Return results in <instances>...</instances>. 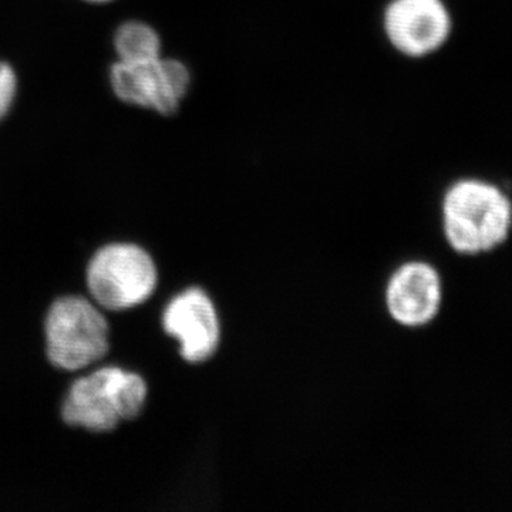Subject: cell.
I'll use <instances>...</instances> for the list:
<instances>
[{"instance_id":"obj_10","label":"cell","mask_w":512,"mask_h":512,"mask_svg":"<svg viewBox=\"0 0 512 512\" xmlns=\"http://www.w3.org/2000/svg\"><path fill=\"white\" fill-rule=\"evenodd\" d=\"M19 92V79L12 64L0 60V121L5 120Z\"/></svg>"},{"instance_id":"obj_11","label":"cell","mask_w":512,"mask_h":512,"mask_svg":"<svg viewBox=\"0 0 512 512\" xmlns=\"http://www.w3.org/2000/svg\"><path fill=\"white\" fill-rule=\"evenodd\" d=\"M83 2L93 3V5H104V3L114 2V0H83Z\"/></svg>"},{"instance_id":"obj_3","label":"cell","mask_w":512,"mask_h":512,"mask_svg":"<svg viewBox=\"0 0 512 512\" xmlns=\"http://www.w3.org/2000/svg\"><path fill=\"white\" fill-rule=\"evenodd\" d=\"M47 356L56 367L79 370L109 350V325L99 309L80 296L57 299L46 319Z\"/></svg>"},{"instance_id":"obj_5","label":"cell","mask_w":512,"mask_h":512,"mask_svg":"<svg viewBox=\"0 0 512 512\" xmlns=\"http://www.w3.org/2000/svg\"><path fill=\"white\" fill-rule=\"evenodd\" d=\"M109 82L114 96L128 106L173 116L190 93L192 74L181 60L163 55L148 62H116Z\"/></svg>"},{"instance_id":"obj_9","label":"cell","mask_w":512,"mask_h":512,"mask_svg":"<svg viewBox=\"0 0 512 512\" xmlns=\"http://www.w3.org/2000/svg\"><path fill=\"white\" fill-rule=\"evenodd\" d=\"M117 62L141 63L163 56L160 33L143 20H127L114 33Z\"/></svg>"},{"instance_id":"obj_4","label":"cell","mask_w":512,"mask_h":512,"mask_svg":"<svg viewBox=\"0 0 512 512\" xmlns=\"http://www.w3.org/2000/svg\"><path fill=\"white\" fill-rule=\"evenodd\" d=\"M157 266L146 249L134 244L101 248L87 268V285L96 302L123 311L146 302L156 291Z\"/></svg>"},{"instance_id":"obj_1","label":"cell","mask_w":512,"mask_h":512,"mask_svg":"<svg viewBox=\"0 0 512 512\" xmlns=\"http://www.w3.org/2000/svg\"><path fill=\"white\" fill-rule=\"evenodd\" d=\"M441 225L457 254L474 256L507 241L512 228V200L494 181L463 177L453 181L441 200Z\"/></svg>"},{"instance_id":"obj_2","label":"cell","mask_w":512,"mask_h":512,"mask_svg":"<svg viewBox=\"0 0 512 512\" xmlns=\"http://www.w3.org/2000/svg\"><path fill=\"white\" fill-rule=\"evenodd\" d=\"M146 399L143 377L120 367H103L74 382L64 400L63 419L70 426L110 431L120 421L138 416Z\"/></svg>"},{"instance_id":"obj_6","label":"cell","mask_w":512,"mask_h":512,"mask_svg":"<svg viewBox=\"0 0 512 512\" xmlns=\"http://www.w3.org/2000/svg\"><path fill=\"white\" fill-rule=\"evenodd\" d=\"M453 15L446 0H389L380 26L397 55L427 59L439 53L453 35Z\"/></svg>"},{"instance_id":"obj_8","label":"cell","mask_w":512,"mask_h":512,"mask_svg":"<svg viewBox=\"0 0 512 512\" xmlns=\"http://www.w3.org/2000/svg\"><path fill=\"white\" fill-rule=\"evenodd\" d=\"M443 281L439 271L426 261L397 266L384 289L390 318L407 329L430 325L443 305Z\"/></svg>"},{"instance_id":"obj_7","label":"cell","mask_w":512,"mask_h":512,"mask_svg":"<svg viewBox=\"0 0 512 512\" xmlns=\"http://www.w3.org/2000/svg\"><path fill=\"white\" fill-rule=\"evenodd\" d=\"M163 326L180 345L181 357L191 365L208 362L220 350V312L202 288L192 286L171 299L163 313Z\"/></svg>"}]
</instances>
